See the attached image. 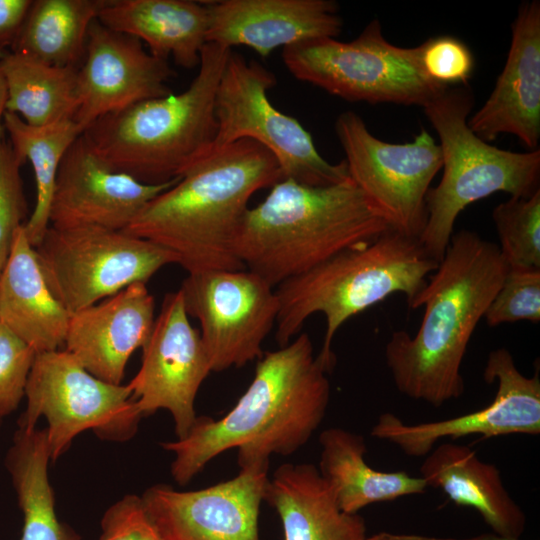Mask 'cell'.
Returning <instances> with one entry per match:
<instances>
[{"mask_svg":"<svg viewBox=\"0 0 540 540\" xmlns=\"http://www.w3.org/2000/svg\"><path fill=\"white\" fill-rule=\"evenodd\" d=\"M492 219L508 268L540 269V189L530 197L501 202Z\"/></svg>","mask_w":540,"mask_h":540,"instance_id":"31","label":"cell"},{"mask_svg":"<svg viewBox=\"0 0 540 540\" xmlns=\"http://www.w3.org/2000/svg\"><path fill=\"white\" fill-rule=\"evenodd\" d=\"M383 213L349 177L326 186L275 183L239 226L234 250L272 287L390 230Z\"/></svg>","mask_w":540,"mask_h":540,"instance_id":"4","label":"cell"},{"mask_svg":"<svg viewBox=\"0 0 540 540\" xmlns=\"http://www.w3.org/2000/svg\"><path fill=\"white\" fill-rule=\"evenodd\" d=\"M10 143L0 145V273L9 257L16 232L24 224L27 204L20 167Z\"/></svg>","mask_w":540,"mask_h":540,"instance_id":"34","label":"cell"},{"mask_svg":"<svg viewBox=\"0 0 540 540\" xmlns=\"http://www.w3.org/2000/svg\"><path fill=\"white\" fill-rule=\"evenodd\" d=\"M180 178L146 184L113 169L81 134L60 163L49 209L55 228L124 230L157 195Z\"/></svg>","mask_w":540,"mask_h":540,"instance_id":"18","label":"cell"},{"mask_svg":"<svg viewBox=\"0 0 540 540\" xmlns=\"http://www.w3.org/2000/svg\"><path fill=\"white\" fill-rule=\"evenodd\" d=\"M207 43L247 46L261 57L277 47L335 38L343 21L332 0H222L204 2Z\"/></svg>","mask_w":540,"mask_h":540,"instance_id":"19","label":"cell"},{"mask_svg":"<svg viewBox=\"0 0 540 540\" xmlns=\"http://www.w3.org/2000/svg\"><path fill=\"white\" fill-rule=\"evenodd\" d=\"M23 226L0 273V323L36 353L57 350L65 344L70 313L50 290Z\"/></svg>","mask_w":540,"mask_h":540,"instance_id":"22","label":"cell"},{"mask_svg":"<svg viewBox=\"0 0 540 540\" xmlns=\"http://www.w3.org/2000/svg\"><path fill=\"white\" fill-rule=\"evenodd\" d=\"M25 396L27 405L18 426L29 431L41 416L47 419L52 461L86 430L101 439L128 440L142 418L128 384H111L93 376L65 349L36 354Z\"/></svg>","mask_w":540,"mask_h":540,"instance_id":"11","label":"cell"},{"mask_svg":"<svg viewBox=\"0 0 540 540\" xmlns=\"http://www.w3.org/2000/svg\"><path fill=\"white\" fill-rule=\"evenodd\" d=\"M230 52L206 43L198 73L184 91L103 117L82 134L113 169L140 182L162 184L182 177L213 149L216 92Z\"/></svg>","mask_w":540,"mask_h":540,"instance_id":"5","label":"cell"},{"mask_svg":"<svg viewBox=\"0 0 540 540\" xmlns=\"http://www.w3.org/2000/svg\"><path fill=\"white\" fill-rule=\"evenodd\" d=\"M155 301L146 283L70 314L65 350L93 376L119 385L130 356L153 329Z\"/></svg>","mask_w":540,"mask_h":540,"instance_id":"21","label":"cell"},{"mask_svg":"<svg viewBox=\"0 0 540 540\" xmlns=\"http://www.w3.org/2000/svg\"><path fill=\"white\" fill-rule=\"evenodd\" d=\"M35 253L50 290L70 314L177 264L173 253L152 241L95 226H49Z\"/></svg>","mask_w":540,"mask_h":540,"instance_id":"9","label":"cell"},{"mask_svg":"<svg viewBox=\"0 0 540 540\" xmlns=\"http://www.w3.org/2000/svg\"><path fill=\"white\" fill-rule=\"evenodd\" d=\"M507 270L497 244L471 230L453 233L410 307H424L416 334L395 331L385 345L386 365L401 394L434 407L462 396L468 344Z\"/></svg>","mask_w":540,"mask_h":540,"instance_id":"2","label":"cell"},{"mask_svg":"<svg viewBox=\"0 0 540 540\" xmlns=\"http://www.w3.org/2000/svg\"><path fill=\"white\" fill-rule=\"evenodd\" d=\"M282 179L269 150L241 139L212 150L123 231L169 250L188 273L244 269L234 242L249 200Z\"/></svg>","mask_w":540,"mask_h":540,"instance_id":"3","label":"cell"},{"mask_svg":"<svg viewBox=\"0 0 540 540\" xmlns=\"http://www.w3.org/2000/svg\"><path fill=\"white\" fill-rule=\"evenodd\" d=\"M3 123L16 157L23 164L28 160L33 168L36 203L23 227L29 243L36 248L49 228L50 203L60 163L82 130L73 119L31 126L8 111Z\"/></svg>","mask_w":540,"mask_h":540,"instance_id":"30","label":"cell"},{"mask_svg":"<svg viewBox=\"0 0 540 540\" xmlns=\"http://www.w3.org/2000/svg\"><path fill=\"white\" fill-rule=\"evenodd\" d=\"M371 540H520L517 538L505 537L496 533L483 534L472 538L455 539V538H439L422 535H405V534H392L382 532L369 537Z\"/></svg>","mask_w":540,"mask_h":540,"instance_id":"38","label":"cell"},{"mask_svg":"<svg viewBox=\"0 0 540 540\" xmlns=\"http://www.w3.org/2000/svg\"><path fill=\"white\" fill-rule=\"evenodd\" d=\"M335 132L349 177L383 213L392 230L419 240L427 220L426 196L442 169L439 144L426 129L412 142H385L372 135L353 111L338 116Z\"/></svg>","mask_w":540,"mask_h":540,"instance_id":"12","label":"cell"},{"mask_svg":"<svg viewBox=\"0 0 540 540\" xmlns=\"http://www.w3.org/2000/svg\"><path fill=\"white\" fill-rule=\"evenodd\" d=\"M329 372L314 354L307 333L263 353L250 385L226 415L218 420L197 417L183 439L162 443L175 454L174 480L187 484L230 449H237L239 470L268 471L272 455L296 452L325 417L331 392Z\"/></svg>","mask_w":540,"mask_h":540,"instance_id":"1","label":"cell"},{"mask_svg":"<svg viewBox=\"0 0 540 540\" xmlns=\"http://www.w3.org/2000/svg\"><path fill=\"white\" fill-rule=\"evenodd\" d=\"M437 266L418 239L392 229L346 249L277 286L276 341L287 345L311 315L322 313L326 331L318 357L331 371L332 341L348 319L396 293L410 308Z\"/></svg>","mask_w":540,"mask_h":540,"instance_id":"6","label":"cell"},{"mask_svg":"<svg viewBox=\"0 0 540 540\" xmlns=\"http://www.w3.org/2000/svg\"><path fill=\"white\" fill-rule=\"evenodd\" d=\"M482 140L513 134L532 150L540 140V2L522 3L505 66L482 107L468 119Z\"/></svg>","mask_w":540,"mask_h":540,"instance_id":"20","label":"cell"},{"mask_svg":"<svg viewBox=\"0 0 540 540\" xmlns=\"http://www.w3.org/2000/svg\"><path fill=\"white\" fill-rule=\"evenodd\" d=\"M291 74L352 102L425 107L446 88L422 72L416 49L391 44L373 19L350 42L321 38L283 48Z\"/></svg>","mask_w":540,"mask_h":540,"instance_id":"8","label":"cell"},{"mask_svg":"<svg viewBox=\"0 0 540 540\" xmlns=\"http://www.w3.org/2000/svg\"><path fill=\"white\" fill-rule=\"evenodd\" d=\"M8 91L6 111L31 126L74 119L78 107L77 69L56 67L18 52L0 58Z\"/></svg>","mask_w":540,"mask_h":540,"instance_id":"29","label":"cell"},{"mask_svg":"<svg viewBox=\"0 0 540 540\" xmlns=\"http://www.w3.org/2000/svg\"><path fill=\"white\" fill-rule=\"evenodd\" d=\"M321 455L317 467L328 483L340 510L358 512L374 503L423 494L428 486L422 477L405 471L386 472L365 461L364 438L349 430L332 427L319 436Z\"/></svg>","mask_w":540,"mask_h":540,"instance_id":"26","label":"cell"},{"mask_svg":"<svg viewBox=\"0 0 540 540\" xmlns=\"http://www.w3.org/2000/svg\"><path fill=\"white\" fill-rule=\"evenodd\" d=\"M7 98H8V91H7V84L5 81V78L0 71V145H2L4 141V114L6 112V104H7Z\"/></svg>","mask_w":540,"mask_h":540,"instance_id":"39","label":"cell"},{"mask_svg":"<svg viewBox=\"0 0 540 540\" xmlns=\"http://www.w3.org/2000/svg\"><path fill=\"white\" fill-rule=\"evenodd\" d=\"M275 84L274 74L260 63L230 52L216 92L217 133L212 150L250 139L274 155L284 179L326 186L349 178L345 160L326 161L308 131L271 104L267 93Z\"/></svg>","mask_w":540,"mask_h":540,"instance_id":"10","label":"cell"},{"mask_svg":"<svg viewBox=\"0 0 540 540\" xmlns=\"http://www.w3.org/2000/svg\"><path fill=\"white\" fill-rule=\"evenodd\" d=\"M142 351L141 367L128 383L136 409L142 417L168 410L177 439H183L198 417L194 404L199 388L212 371L180 290L165 295Z\"/></svg>","mask_w":540,"mask_h":540,"instance_id":"15","label":"cell"},{"mask_svg":"<svg viewBox=\"0 0 540 540\" xmlns=\"http://www.w3.org/2000/svg\"><path fill=\"white\" fill-rule=\"evenodd\" d=\"M83 59L77 69L78 107L73 119L82 133L103 117L171 93L167 82L175 73L168 61L98 19L88 30Z\"/></svg>","mask_w":540,"mask_h":540,"instance_id":"16","label":"cell"},{"mask_svg":"<svg viewBox=\"0 0 540 540\" xmlns=\"http://www.w3.org/2000/svg\"><path fill=\"white\" fill-rule=\"evenodd\" d=\"M0 419H1V417H0Z\"/></svg>","mask_w":540,"mask_h":540,"instance_id":"42","label":"cell"},{"mask_svg":"<svg viewBox=\"0 0 540 540\" xmlns=\"http://www.w3.org/2000/svg\"><path fill=\"white\" fill-rule=\"evenodd\" d=\"M50 460L46 428L29 431L18 428L5 464L23 513L20 540H80V536L56 516L48 479Z\"/></svg>","mask_w":540,"mask_h":540,"instance_id":"27","label":"cell"},{"mask_svg":"<svg viewBox=\"0 0 540 540\" xmlns=\"http://www.w3.org/2000/svg\"><path fill=\"white\" fill-rule=\"evenodd\" d=\"M6 52H0V58L5 54Z\"/></svg>","mask_w":540,"mask_h":540,"instance_id":"40","label":"cell"},{"mask_svg":"<svg viewBox=\"0 0 540 540\" xmlns=\"http://www.w3.org/2000/svg\"><path fill=\"white\" fill-rule=\"evenodd\" d=\"M106 0L32 1L12 49L45 64L78 69L87 34Z\"/></svg>","mask_w":540,"mask_h":540,"instance_id":"28","label":"cell"},{"mask_svg":"<svg viewBox=\"0 0 540 540\" xmlns=\"http://www.w3.org/2000/svg\"><path fill=\"white\" fill-rule=\"evenodd\" d=\"M104 26L144 42L149 52L185 69L199 66L207 43L208 10L189 0H106L98 15Z\"/></svg>","mask_w":540,"mask_h":540,"instance_id":"24","label":"cell"},{"mask_svg":"<svg viewBox=\"0 0 540 540\" xmlns=\"http://www.w3.org/2000/svg\"><path fill=\"white\" fill-rule=\"evenodd\" d=\"M99 540H164L142 498L127 495L113 504L101 521Z\"/></svg>","mask_w":540,"mask_h":540,"instance_id":"36","label":"cell"},{"mask_svg":"<svg viewBox=\"0 0 540 540\" xmlns=\"http://www.w3.org/2000/svg\"><path fill=\"white\" fill-rule=\"evenodd\" d=\"M483 377L497 382L491 403L482 409L453 418L407 424L393 413H383L371 435L398 447L406 456L425 457L443 439L471 435L489 439L511 434L540 433V378L538 370L525 376L506 348L492 350Z\"/></svg>","mask_w":540,"mask_h":540,"instance_id":"14","label":"cell"},{"mask_svg":"<svg viewBox=\"0 0 540 540\" xmlns=\"http://www.w3.org/2000/svg\"><path fill=\"white\" fill-rule=\"evenodd\" d=\"M179 290L188 316L200 323L212 372L262 357L279 310L275 289L266 280L246 268L205 270L188 273Z\"/></svg>","mask_w":540,"mask_h":540,"instance_id":"13","label":"cell"},{"mask_svg":"<svg viewBox=\"0 0 540 540\" xmlns=\"http://www.w3.org/2000/svg\"><path fill=\"white\" fill-rule=\"evenodd\" d=\"M364 540H371V539L367 536L366 539H364Z\"/></svg>","mask_w":540,"mask_h":540,"instance_id":"41","label":"cell"},{"mask_svg":"<svg viewBox=\"0 0 540 540\" xmlns=\"http://www.w3.org/2000/svg\"><path fill=\"white\" fill-rule=\"evenodd\" d=\"M473 104L469 88L448 87L423 107L440 140L443 174L427 193V220L419 242L437 262L467 206L495 192L526 198L540 189V149L512 152L479 138L468 126Z\"/></svg>","mask_w":540,"mask_h":540,"instance_id":"7","label":"cell"},{"mask_svg":"<svg viewBox=\"0 0 540 540\" xmlns=\"http://www.w3.org/2000/svg\"><path fill=\"white\" fill-rule=\"evenodd\" d=\"M420 474L428 487L441 489L454 504L475 509L493 533L520 539L525 513L504 486L499 469L470 447L439 444L425 456Z\"/></svg>","mask_w":540,"mask_h":540,"instance_id":"23","label":"cell"},{"mask_svg":"<svg viewBox=\"0 0 540 540\" xmlns=\"http://www.w3.org/2000/svg\"><path fill=\"white\" fill-rule=\"evenodd\" d=\"M267 473L239 470L232 479L194 491L159 484L141 498L164 540H260Z\"/></svg>","mask_w":540,"mask_h":540,"instance_id":"17","label":"cell"},{"mask_svg":"<svg viewBox=\"0 0 540 540\" xmlns=\"http://www.w3.org/2000/svg\"><path fill=\"white\" fill-rule=\"evenodd\" d=\"M415 49L423 74L438 85L466 84L472 77L475 67L473 53L454 36L431 37Z\"/></svg>","mask_w":540,"mask_h":540,"instance_id":"33","label":"cell"},{"mask_svg":"<svg viewBox=\"0 0 540 540\" xmlns=\"http://www.w3.org/2000/svg\"><path fill=\"white\" fill-rule=\"evenodd\" d=\"M31 4V0H0V52L13 46Z\"/></svg>","mask_w":540,"mask_h":540,"instance_id":"37","label":"cell"},{"mask_svg":"<svg viewBox=\"0 0 540 540\" xmlns=\"http://www.w3.org/2000/svg\"><path fill=\"white\" fill-rule=\"evenodd\" d=\"M36 352L0 323V417L15 411L25 396Z\"/></svg>","mask_w":540,"mask_h":540,"instance_id":"35","label":"cell"},{"mask_svg":"<svg viewBox=\"0 0 540 540\" xmlns=\"http://www.w3.org/2000/svg\"><path fill=\"white\" fill-rule=\"evenodd\" d=\"M483 318L490 327L522 320L538 323L540 269L508 268Z\"/></svg>","mask_w":540,"mask_h":540,"instance_id":"32","label":"cell"},{"mask_svg":"<svg viewBox=\"0 0 540 540\" xmlns=\"http://www.w3.org/2000/svg\"><path fill=\"white\" fill-rule=\"evenodd\" d=\"M264 501L280 517L284 540H364V519L346 514L328 483L310 463H287L273 473Z\"/></svg>","mask_w":540,"mask_h":540,"instance_id":"25","label":"cell"}]
</instances>
